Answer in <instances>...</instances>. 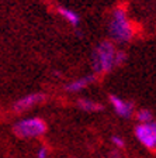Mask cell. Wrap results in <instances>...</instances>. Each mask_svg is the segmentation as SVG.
<instances>
[{
    "instance_id": "obj_10",
    "label": "cell",
    "mask_w": 156,
    "mask_h": 158,
    "mask_svg": "<svg viewBox=\"0 0 156 158\" xmlns=\"http://www.w3.org/2000/svg\"><path fill=\"white\" fill-rule=\"evenodd\" d=\"M137 120L139 123H148L150 120H153V113L149 109H141L137 112Z\"/></svg>"
},
{
    "instance_id": "obj_2",
    "label": "cell",
    "mask_w": 156,
    "mask_h": 158,
    "mask_svg": "<svg viewBox=\"0 0 156 158\" xmlns=\"http://www.w3.org/2000/svg\"><path fill=\"white\" fill-rule=\"evenodd\" d=\"M115 47L110 40H104L96 45L91 52V68L94 75H104L115 68Z\"/></svg>"
},
{
    "instance_id": "obj_12",
    "label": "cell",
    "mask_w": 156,
    "mask_h": 158,
    "mask_svg": "<svg viewBox=\"0 0 156 158\" xmlns=\"http://www.w3.org/2000/svg\"><path fill=\"white\" fill-rule=\"evenodd\" d=\"M111 143H113L114 148H117V150H121V148L125 147V141H124V138L121 135H113L111 137Z\"/></svg>"
},
{
    "instance_id": "obj_11",
    "label": "cell",
    "mask_w": 156,
    "mask_h": 158,
    "mask_svg": "<svg viewBox=\"0 0 156 158\" xmlns=\"http://www.w3.org/2000/svg\"><path fill=\"white\" fill-rule=\"evenodd\" d=\"M127 61V54L124 52V51H115V59H114V62H115V66H122Z\"/></svg>"
},
{
    "instance_id": "obj_14",
    "label": "cell",
    "mask_w": 156,
    "mask_h": 158,
    "mask_svg": "<svg viewBox=\"0 0 156 158\" xmlns=\"http://www.w3.org/2000/svg\"><path fill=\"white\" fill-rule=\"evenodd\" d=\"M107 158H122V157H121L120 151H118L117 148H114V150H111V151L107 154Z\"/></svg>"
},
{
    "instance_id": "obj_3",
    "label": "cell",
    "mask_w": 156,
    "mask_h": 158,
    "mask_svg": "<svg viewBox=\"0 0 156 158\" xmlns=\"http://www.w3.org/2000/svg\"><path fill=\"white\" fill-rule=\"evenodd\" d=\"M45 120L41 117H26L21 118L13 126V133L16 137L21 140H33V138L42 137L46 133Z\"/></svg>"
},
{
    "instance_id": "obj_8",
    "label": "cell",
    "mask_w": 156,
    "mask_h": 158,
    "mask_svg": "<svg viewBox=\"0 0 156 158\" xmlns=\"http://www.w3.org/2000/svg\"><path fill=\"white\" fill-rule=\"evenodd\" d=\"M78 107L87 113H97V112H103L104 110V106L101 105V103L94 102V100H91V99H79Z\"/></svg>"
},
{
    "instance_id": "obj_5",
    "label": "cell",
    "mask_w": 156,
    "mask_h": 158,
    "mask_svg": "<svg viewBox=\"0 0 156 158\" xmlns=\"http://www.w3.org/2000/svg\"><path fill=\"white\" fill-rule=\"evenodd\" d=\"M46 95L42 92H35V93H30V95H26L23 98H20L18 100L13 103V110L16 113H23L28 109L34 107L37 105H41L46 100Z\"/></svg>"
},
{
    "instance_id": "obj_13",
    "label": "cell",
    "mask_w": 156,
    "mask_h": 158,
    "mask_svg": "<svg viewBox=\"0 0 156 158\" xmlns=\"http://www.w3.org/2000/svg\"><path fill=\"white\" fill-rule=\"evenodd\" d=\"M49 157V150L45 145H41L37 151V158H48Z\"/></svg>"
},
{
    "instance_id": "obj_6",
    "label": "cell",
    "mask_w": 156,
    "mask_h": 158,
    "mask_svg": "<svg viewBox=\"0 0 156 158\" xmlns=\"http://www.w3.org/2000/svg\"><path fill=\"white\" fill-rule=\"evenodd\" d=\"M108 99H110V103H111V106H113L114 112L117 113L120 117L130 118L131 116L134 114V103L132 102L124 100L120 96H115V95H110Z\"/></svg>"
},
{
    "instance_id": "obj_4",
    "label": "cell",
    "mask_w": 156,
    "mask_h": 158,
    "mask_svg": "<svg viewBox=\"0 0 156 158\" xmlns=\"http://www.w3.org/2000/svg\"><path fill=\"white\" fill-rule=\"evenodd\" d=\"M137 140L148 150H156V120L148 123H139L134 128Z\"/></svg>"
},
{
    "instance_id": "obj_1",
    "label": "cell",
    "mask_w": 156,
    "mask_h": 158,
    "mask_svg": "<svg viewBox=\"0 0 156 158\" xmlns=\"http://www.w3.org/2000/svg\"><path fill=\"white\" fill-rule=\"evenodd\" d=\"M108 35L114 43L127 44L134 37L132 23L127 16V10L124 7H117L113 10L108 21Z\"/></svg>"
},
{
    "instance_id": "obj_9",
    "label": "cell",
    "mask_w": 156,
    "mask_h": 158,
    "mask_svg": "<svg viewBox=\"0 0 156 158\" xmlns=\"http://www.w3.org/2000/svg\"><path fill=\"white\" fill-rule=\"evenodd\" d=\"M58 13L61 14V17H63V19H65L70 26L78 27L79 24H80V16L76 13L75 10L68 9V7H59Z\"/></svg>"
},
{
    "instance_id": "obj_7",
    "label": "cell",
    "mask_w": 156,
    "mask_h": 158,
    "mask_svg": "<svg viewBox=\"0 0 156 158\" xmlns=\"http://www.w3.org/2000/svg\"><path fill=\"white\" fill-rule=\"evenodd\" d=\"M96 76H97V75H94V73L85 75V76H82V78H78V79H75V81H72V82L66 83V85L63 86V89H65L66 92L78 93V92H80V90L86 89L89 85H91V83L94 82Z\"/></svg>"
}]
</instances>
